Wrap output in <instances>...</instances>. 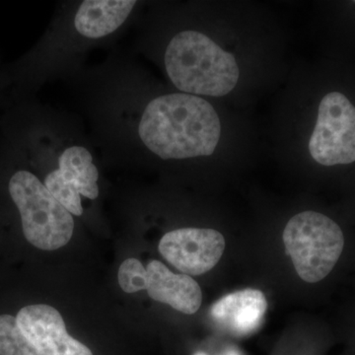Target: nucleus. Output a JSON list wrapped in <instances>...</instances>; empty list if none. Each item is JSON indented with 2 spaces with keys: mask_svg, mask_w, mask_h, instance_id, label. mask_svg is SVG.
<instances>
[{
  "mask_svg": "<svg viewBox=\"0 0 355 355\" xmlns=\"http://www.w3.org/2000/svg\"><path fill=\"white\" fill-rule=\"evenodd\" d=\"M139 132L147 148L159 157L186 159L214 154L221 125L209 102L198 96L174 93L147 105Z\"/></svg>",
  "mask_w": 355,
  "mask_h": 355,
  "instance_id": "obj_1",
  "label": "nucleus"
},
{
  "mask_svg": "<svg viewBox=\"0 0 355 355\" xmlns=\"http://www.w3.org/2000/svg\"><path fill=\"white\" fill-rule=\"evenodd\" d=\"M168 76L188 94L221 97L239 80V67L231 53L200 32L179 33L165 53Z\"/></svg>",
  "mask_w": 355,
  "mask_h": 355,
  "instance_id": "obj_2",
  "label": "nucleus"
},
{
  "mask_svg": "<svg viewBox=\"0 0 355 355\" xmlns=\"http://www.w3.org/2000/svg\"><path fill=\"white\" fill-rule=\"evenodd\" d=\"M9 193L19 210L25 238L33 246L53 251L70 241L74 230L71 214L34 174L16 172Z\"/></svg>",
  "mask_w": 355,
  "mask_h": 355,
  "instance_id": "obj_3",
  "label": "nucleus"
},
{
  "mask_svg": "<svg viewBox=\"0 0 355 355\" xmlns=\"http://www.w3.org/2000/svg\"><path fill=\"white\" fill-rule=\"evenodd\" d=\"M284 242L299 277L315 284L335 268L343 253L345 237L342 229L330 217L309 210L288 221Z\"/></svg>",
  "mask_w": 355,
  "mask_h": 355,
  "instance_id": "obj_4",
  "label": "nucleus"
},
{
  "mask_svg": "<svg viewBox=\"0 0 355 355\" xmlns=\"http://www.w3.org/2000/svg\"><path fill=\"white\" fill-rule=\"evenodd\" d=\"M309 151L324 166L354 162L355 107L342 93H329L320 103Z\"/></svg>",
  "mask_w": 355,
  "mask_h": 355,
  "instance_id": "obj_5",
  "label": "nucleus"
},
{
  "mask_svg": "<svg viewBox=\"0 0 355 355\" xmlns=\"http://www.w3.org/2000/svg\"><path fill=\"white\" fill-rule=\"evenodd\" d=\"M158 249L163 258L180 272L200 275L220 261L225 240L214 229L182 228L163 236Z\"/></svg>",
  "mask_w": 355,
  "mask_h": 355,
  "instance_id": "obj_6",
  "label": "nucleus"
},
{
  "mask_svg": "<svg viewBox=\"0 0 355 355\" xmlns=\"http://www.w3.org/2000/svg\"><path fill=\"white\" fill-rule=\"evenodd\" d=\"M97 168L87 149L72 146L58 158V169L44 179V186L58 202L76 216H83L80 195L95 200L99 196Z\"/></svg>",
  "mask_w": 355,
  "mask_h": 355,
  "instance_id": "obj_7",
  "label": "nucleus"
},
{
  "mask_svg": "<svg viewBox=\"0 0 355 355\" xmlns=\"http://www.w3.org/2000/svg\"><path fill=\"white\" fill-rule=\"evenodd\" d=\"M16 321L40 355H93L85 345L67 334L64 319L50 305L26 306Z\"/></svg>",
  "mask_w": 355,
  "mask_h": 355,
  "instance_id": "obj_8",
  "label": "nucleus"
},
{
  "mask_svg": "<svg viewBox=\"0 0 355 355\" xmlns=\"http://www.w3.org/2000/svg\"><path fill=\"white\" fill-rule=\"evenodd\" d=\"M268 309L265 294L258 289H243L217 300L210 316L223 330L236 336L253 333L263 322Z\"/></svg>",
  "mask_w": 355,
  "mask_h": 355,
  "instance_id": "obj_9",
  "label": "nucleus"
},
{
  "mask_svg": "<svg viewBox=\"0 0 355 355\" xmlns=\"http://www.w3.org/2000/svg\"><path fill=\"white\" fill-rule=\"evenodd\" d=\"M146 270V291L153 300L170 305L184 314L198 312L202 305V292L190 275H175L159 261H150Z\"/></svg>",
  "mask_w": 355,
  "mask_h": 355,
  "instance_id": "obj_10",
  "label": "nucleus"
},
{
  "mask_svg": "<svg viewBox=\"0 0 355 355\" xmlns=\"http://www.w3.org/2000/svg\"><path fill=\"white\" fill-rule=\"evenodd\" d=\"M137 4L133 0H87L76 15L77 31L86 38L98 39L116 31Z\"/></svg>",
  "mask_w": 355,
  "mask_h": 355,
  "instance_id": "obj_11",
  "label": "nucleus"
},
{
  "mask_svg": "<svg viewBox=\"0 0 355 355\" xmlns=\"http://www.w3.org/2000/svg\"><path fill=\"white\" fill-rule=\"evenodd\" d=\"M0 355H40L11 315H0Z\"/></svg>",
  "mask_w": 355,
  "mask_h": 355,
  "instance_id": "obj_12",
  "label": "nucleus"
},
{
  "mask_svg": "<svg viewBox=\"0 0 355 355\" xmlns=\"http://www.w3.org/2000/svg\"><path fill=\"white\" fill-rule=\"evenodd\" d=\"M119 284L127 293L144 291L147 287V270L137 259H128L119 270Z\"/></svg>",
  "mask_w": 355,
  "mask_h": 355,
  "instance_id": "obj_13",
  "label": "nucleus"
},
{
  "mask_svg": "<svg viewBox=\"0 0 355 355\" xmlns=\"http://www.w3.org/2000/svg\"><path fill=\"white\" fill-rule=\"evenodd\" d=\"M195 355H205V354H195Z\"/></svg>",
  "mask_w": 355,
  "mask_h": 355,
  "instance_id": "obj_14",
  "label": "nucleus"
},
{
  "mask_svg": "<svg viewBox=\"0 0 355 355\" xmlns=\"http://www.w3.org/2000/svg\"><path fill=\"white\" fill-rule=\"evenodd\" d=\"M230 355H238V354H230Z\"/></svg>",
  "mask_w": 355,
  "mask_h": 355,
  "instance_id": "obj_15",
  "label": "nucleus"
}]
</instances>
